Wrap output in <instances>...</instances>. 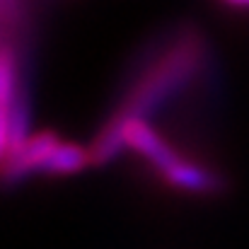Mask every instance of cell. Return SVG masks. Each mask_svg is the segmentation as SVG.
Returning <instances> with one entry per match:
<instances>
[{
	"mask_svg": "<svg viewBox=\"0 0 249 249\" xmlns=\"http://www.w3.org/2000/svg\"><path fill=\"white\" fill-rule=\"evenodd\" d=\"M228 5H237V7H249V0H225Z\"/></svg>",
	"mask_w": 249,
	"mask_h": 249,
	"instance_id": "obj_5",
	"label": "cell"
},
{
	"mask_svg": "<svg viewBox=\"0 0 249 249\" xmlns=\"http://www.w3.org/2000/svg\"><path fill=\"white\" fill-rule=\"evenodd\" d=\"M87 165H92V153L89 148H83L78 143H66L61 141L58 148L49 155V160L41 165V174H53V177H63V174H78Z\"/></svg>",
	"mask_w": 249,
	"mask_h": 249,
	"instance_id": "obj_4",
	"label": "cell"
},
{
	"mask_svg": "<svg viewBox=\"0 0 249 249\" xmlns=\"http://www.w3.org/2000/svg\"><path fill=\"white\" fill-rule=\"evenodd\" d=\"M61 138L51 131L29 133L15 150L2 155V179L5 184H17L27 179L29 174L39 172L41 165L49 160V155L58 148Z\"/></svg>",
	"mask_w": 249,
	"mask_h": 249,
	"instance_id": "obj_3",
	"label": "cell"
},
{
	"mask_svg": "<svg viewBox=\"0 0 249 249\" xmlns=\"http://www.w3.org/2000/svg\"><path fill=\"white\" fill-rule=\"evenodd\" d=\"M0 145L2 155L15 150L29 133L27 121L29 111L24 104V92L19 85L17 73V58L10 44L2 46V61H0Z\"/></svg>",
	"mask_w": 249,
	"mask_h": 249,
	"instance_id": "obj_2",
	"label": "cell"
},
{
	"mask_svg": "<svg viewBox=\"0 0 249 249\" xmlns=\"http://www.w3.org/2000/svg\"><path fill=\"white\" fill-rule=\"evenodd\" d=\"M201 56L203 49L198 36L184 34L136 83L131 94L119 107V111H114V119H145L148 114H153V109L165 104L174 92L189 85L194 73L198 71Z\"/></svg>",
	"mask_w": 249,
	"mask_h": 249,
	"instance_id": "obj_1",
	"label": "cell"
}]
</instances>
